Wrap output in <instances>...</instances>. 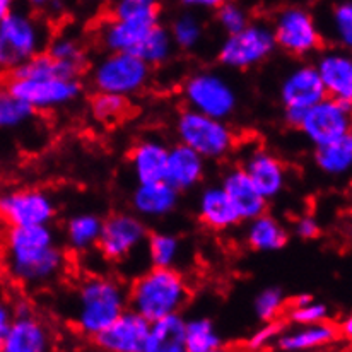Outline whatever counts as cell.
<instances>
[{
    "label": "cell",
    "mask_w": 352,
    "mask_h": 352,
    "mask_svg": "<svg viewBox=\"0 0 352 352\" xmlns=\"http://www.w3.org/2000/svg\"><path fill=\"white\" fill-rule=\"evenodd\" d=\"M6 267L10 277L24 286H41L57 279L65 267V255L52 226L9 228Z\"/></svg>",
    "instance_id": "cell-1"
},
{
    "label": "cell",
    "mask_w": 352,
    "mask_h": 352,
    "mask_svg": "<svg viewBox=\"0 0 352 352\" xmlns=\"http://www.w3.org/2000/svg\"><path fill=\"white\" fill-rule=\"evenodd\" d=\"M129 309L153 323L171 315H182L190 298L183 274L176 269H147L126 287Z\"/></svg>",
    "instance_id": "cell-2"
},
{
    "label": "cell",
    "mask_w": 352,
    "mask_h": 352,
    "mask_svg": "<svg viewBox=\"0 0 352 352\" xmlns=\"http://www.w3.org/2000/svg\"><path fill=\"white\" fill-rule=\"evenodd\" d=\"M129 309L126 287L108 276H91L80 283L74 306V327L80 336L96 339Z\"/></svg>",
    "instance_id": "cell-3"
},
{
    "label": "cell",
    "mask_w": 352,
    "mask_h": 352,
    "mask_svg": "<svg viewBox=\"0 0 352 352\" xmlns=\"http://www.w3.org/2000/svg\"><path fill=\"white\" fill-rule=\"evenodd\" d=\"M50 41L47 23L26 10L14 9L0 23V72L12 74L43 54Z\"/></svg>",
    "instance_id": "cell-4"
},
{
    "label": "cell",
    "mask_w": 352,
    "mask_h": 352,
    "mask_svg": "<svg viewBox=\"0 0 352 352\" xmlns=\"http://www.w3.org/2000/svg\"><path fill=\"white\" fill-rule=\"evenodd\" d=\"M153 69L133 54H107L91 67L89 82L94 93L130 100L149 84Z\"/></svg>",
    "instance_id": "cell-5"
},
{
    "label": "cell",
    "mask_w": 352,
    "mask_h": 352,
    "mask_svg": "<svg viewBox=\"0 0 352 352\" xmlns=\"http://www.w3.org/2000/svg\"><path fill=\"white\" fill-rule=\"evenodd\" d=\"M178 144L199 154L204 161H219L231 154L236 135L228 122L214 120L192 110H183L175 123Z\"/></svg>",
    "instance_id": "cell-6"
},
{
    "label": "cell",
    "mask_w": 352,
    "mask_h": 352,
    "mask_svg": "<svg viewBox=\"0 0 352 352\" xmlns=\"http://www.w3.org/2000/svg\"><path fill=\"white\" fill-rule=\"evenodd\" d=\"M182 94L188 110L221 122H228L238 110V91L214 70H200L186 77Z\"/></svg>",
    "instance_id": "cell-7"
},
{
    "label": "cell",
    "mask_w": 352,
    "mask_h": 352,
    "mask_svg": "<svg viewBox=\"0 0 352 352\" xmlns=\"http://www.w3.org/2000/svg\"><path fill=\"white\" fill-rule=\"evenodd\" d=\"M276 47L298 58L322 50L323 36L315 16L306 7L289 6L279 10L272 26Z\"/></svg>",
    "instance_id": "cell-8"
},
{
    "label": "cell",
    "mask_w": 352,
    "mask_h": 352,
    "mask_svg": "<svg viewBox=\"0 0 352 352\" xmlns=\"http://www.w3.org/2000/svg\"><path fill=\"white\" fill-rule=\"evenodd\" d=\"M276 50L272 28L265 23H250L239 33L224 38L217 60L228 69L248 70L272 57Z\"/></svg>",
    "instance_id": "cell-9"
},
{
    "label": "cell",
    "mask_w": 352,
    "mask_h": 352,
    "mask_svg": "<svg viewBox=\"0 0 352 352\" xmlns=\"http://www.w3.org/2000/svg\"><path fill=\"white\" fill-rule=\"evenodd\" d=\"M16 100L26 104L33 113L52 111L76 103L82 96L80 79H14L6 84Z\"/></svg>",
    "instance_id": "cell-10"
},
{
    "label": "cell",
    "mask_w": 352,
    "mask_h": 352,
    "mask_svg": "<svg viewBox=\"0 0 352 352\" xmlns=\"http://www.w3.org/2000/svg\"><path fill=\"white\" fill-rule=\"evenodd\" d=\"M55 216V200L45 190L16 188L0 193V219L10 228L50 226Z\"/></svg>",
    "instance_id": "cell-11"
},
{
    "label": "cell",
    "mask_w": 352,
    "mask_h": 352,
    "mask_svg": "<svg viewBox=\"0 0 352 352\" xmlns=\"http://www.w3.org/2000/svg\"><path fill=\"white\" fill-rule=\"evenodd\" d=\"M351 103L325 98L305 111L298 130L315 149L351 135Z\"/></svg>",
    "instance_id": "cell-12"
},
{
    "label": "cell",
    "mask_w": 352,
    "mask_h": 352,
    "mask_svg": "<svg viewBox=\"0 0 352 352\" xmlns=\"http://www.w3.org/2000/svg\"><path fill=\"white\" fill-rule=\"evenodd\" d=\"M147 236H149L147 224L135 214L115 212L103 219L98 248L101 255L110 262H123L133 252L146 245Z\"/></svg>",
    "instance_id": "cell-13"
},
{
    "label": "cell",
    "mask_w": 352,
    "mask_h": 352,
    "mask_svg": "<svg viewBox=\"0 0 352 352\" xmlns=\"http://www.w3.org/2000/svg\"><path fill=\"white\" fill-rule=\"evenodd\" d=\"M327 98L313 63H301L284 76L279 86V100L284 110L308 111Z\"/></svg>",
    "instance_id": "cell-14"
},
{
    "label": "cell",
    "mask_w": 352,
    "mask_h": 352,
    "mask_svg": "<svg viewBox=\"0 0 352 352\" xmlns=\"http://www.w3.org/2000/svg\"><path fill=\"white\" fill-rule=\"evenodd\" d=\"M250 182L262 195L263 200L270 202L284 192L287 183V171L279 157L263 147H255L245 156L241 164Z\"/></svg>",
    "instance_id": "cell-15"
},
{
    "label": "cell",
    "mask_w": 352,
    "mask_h": 352,
    "mask_svg": "<svg viewBox=\"0 0 352 352\" xmlns=\"http://www.w3.org/2000/svg\"><path fill=\"white\" fill-rule=\"evenodd\" d=\"M320 77L327 98L342 103L352 101V58L342 48H330L320 52L313 63Z\"/></svg>",
    "instance_id": "cell-16"
},
{
    "label": "cell",
    "mask_w": 352,
    "mask_h": 352,
    "mask_svg": "<svg viewBox=\"0 0 352 352\" xmlns=\"http://www.w3.org/2000/svg\"><path fill=\"white\" fill-rule=\"evenodd\" d=\"M147 332L149 322L126 309L94 339V344L103 352H142Z\"/></svg>",
    "instance_id": "cell-17"
},
{
    "label": "cell",
    "mask_w": 352,
    "mask_h": 352,
    "mask_svg": "<svg viewBox=\"0 0 352 352\" xmlns=\"http://www.w3.org/2000/svg\"><path fill=\"white\" fill-rule=\"evenodd\" d=\"M52 333L47 323L31 311L16 313L0 346V352H50Z\"/></svg>",
    "instance_id": "cell-18"
},
{
    "label": "cell",
    "mask_w": 352,
    "mask_h": 352,
    "mask_svg": "<svg viewBox=\"0 0 352 352\" xmlns=\"http://www.w3.org/2000/svg\"><path fill=\"white\" fill-rule=\"evenodd\" d=\"M221 188L226 192L228 199L231 200L233 207L238 212L239 221H248L255 219V217L263 216L267 214V206L269 202L262 199L256 188L253 186V183L250 182V178L246 176L245 171L241 170V166H236L228 170L226 173L221 178Z\"/></svg>",
    "instance_id": "cell-19"
},
{
    "label": "cell",
    "mask_w": 352,
    "mask_h": 352,
    "mask_svg": "<svg viewBox=\"0 0 352 352\" xmlns=\"http://www.w3.org/2000/svg\"><path fill=\"white\" fill-rule=\"evenodd\" d=\"M207 161L197 153L182 144H175L168 151L166 176L164 182L171 185L182 195L183 192H190L202 183L206 176Z\"/></svg>",
    "instance_id": "cell-20"
},
{
    "label": "cell",
    "mask_w": 352,
    "mask_h": 352,
    "mask_svg": "<svg viewBox=\"0 0 352 352\" xmlns=\"http://www.w3.org/2000/svg\"><path fill=\"white\" fill-rule=\"evenodd\" d=\"M170 147L160 139H142L130 151V168L137 185L164 182Z\"/></svg>",
    "instance_id": "cell-21"
},
{
    "label": "cell",
    "mask_w": 352,
    "mask_h": 352,
    "mask_svg": "<svg viewBox=\"0 0 352 352\" xmlns=\"http://www.w3.org/2000/svg\"><path fill=\"white\" fill-rule=\"evenodd\" d=\"M130 204L139 219H163L175 212L179 204V193L166 182L137 185Z\"/></svg>",
    "instance_id": "cell-22"
},
{
    "label": "cell",
    "mask_w": 352,
    "mask_h": 352,
    "mask_svg": "<svg viewBox=\"0 0 352 352\" xmlns=\"http://www.w3.org/2000/svg\"><path fill=\"white\" fill-rule=\"evenodd\" d=\"M197 216L207 230L219 231V233L233 230L241 223L233 204L228 199L221 185L204 186L197 199Z\"/></svg>",
    "instance_id": "cell-23"
},
{
    "label": "cell",
    "mask_w": 352,
    "mask_h": 352,
    "mask_svg": "<svg viewBox=\"0 0 352 352\" xmlns=\"http://www.w3.org/2000/svg\"><path fill=\"white\" fill-rule=\"evenodd\" d=\"M156 23L142 19H108L100 31V38L108 54H133Z\"/></svg>",
    "instance_id": "cell-24"
},
{
    "label": "cell",
    "mask_w": 352,
    "mask_h": 352,
    "mask_svg": "<svg viewBox=\"0 0 352 352\" xmlns=\"http://www.w3.org/2000/svg\"><path fill=\"white\" fill-rule=\"evenodd\" d=\"M339 339L337 327L329 322L283 330L276 344L284 352H309L330 346Z\"/></svg>",
    "instance_id": "cell-25"
},
{
    "label": "cell",
    "mask_w": 352,
    "mask_h": 352,
    "mask_svg": "<svg viewBox=\"0 0 352 352\" xmlns=\"http://www.w3.org/2000/svg\"><path fill=\"white\" fill-rule=\"evenodd\" d=\"M245 241L255 252H279L289 241V233L277 217L263 214L246 223Z\"/></svg>",
    "instance_id": "cell-26"
},
{
    "label": "cell",
    "mask_w": 352,
    "mask_h": 352,
    "mask_svg": "<svg viewBox=\"0 0 352 352\" xmlns=\"http://www.w3.org/2000/svg\"><path fill=\"white\" fill-rule=\"evenodd\" d=\"M185 322L182 315H171L149 323L142 352H186Z\"/></svg>",
    "instance_id": "cell-27"
},
{
    "label": "cell",
    "mask_w": 352,
    "mask_h": 352,
    "mask_svg": "<svg viewBox=\"0 0 352 352\" xmlns=\"http://www.w3.org/2000/svg\"><path fill=\"white\" fill-rule=\"evenodd\" d=\"M103 219L94 212H80L70 217L65 224V241L74 252H87L96 248L100 241Z\"/></svg>",
    "instance_id": "cell-28"
},
{
    "label": "cell",
    "mask_w": 352,
    "mask_h": 352,
    "mask_svg": "<svg viewBox=\"0 0 352 352\" xmlns=\"http://www.w3.org/2000/svg\"><path fill=\"white\" fill-rule=\"evenodd\" d=\"M313 160L323 175L332 176V178L347 176L352 168V135L315 149Z\"/></svg>",
    "instance_id": "cell-29"
},
{
    "label": "cell",
    "mask_w": 352,
    "mask_h": 352,
    "mask_svg": "<svg viewBox=\"0 0 352 352\" xmlns=\"http://www.w3.org/2000/svg\"><path fill=\"white\" fill-rule=\"evenodd\" d=\"M146 250L151 267L175 269L182 255V239L168 231H156L147 236Z\"/></svg>",
    "instance_id": "cell-30"
},
{
    "label": "cell",
    "mask_w": 352,
    "mask_h": 352,
    "mask_svg": "<svg viewBox=\"0 0 352 352\" xmlns=\"http://www.w3.org/2000/svg\"><path fill=\"white\" fill-rule=\"evenodd\" d=\"M173 52L175 45L170 36V31L163 24H157L156 28H153L144 36V40L135 48L133 55H137L142 62H146L153 69V67L166 63L171 58V55H173Z\"/></svg>",
    "instance_id": "cell-31"
},
{
    "label": "cell",
    "mask_w": 352,
    "mask_h": 352,
    "mask_svg": "<svg viewBox=\"0 0 352 352\" xmlns=\"http://www.w3.org/2000/svg\"><path fill=\"white\" fill-rule=\"evenodd\" d=\"M186 352H212L224 347V340L212 320L197 316L185 322Z\"/></svg>",
    "instance_id": "cell-32"
},
{
    "label": "cell",
    "mask_w": 352,
    "mask_h": 352,
    "mask_svg": "<svg viewBox=\"0 0 352 352\" xmlns=\"http://www.w3.org/2000/svg\"><path fill=\"white\" fill-rule=\"evenodd\" d=\"M45 54H48L60 63L69 65L79 76H82L89 67V55H87L86 47L76 36H70V34H58V36L52 38L48 41Z\"/></svg>",
    "instance_id": "cell-33"
},
{
    "label": "cell",
    "mask_w": 352,
    "mask_h": 352,
    "mask_svg": "<svg viewBox=\"0 0 352 352\" xmlns=\"http://www.w3.org/2000/svg\"><path fill=\"white\" fill-rule=\"evenodd\" d=\"M14 79H80L79 74L65 63L54 60L48 54H40L10 74Z\"/></svg>",
    "instance_id": "cell-34"
},
{
    "label": "cell",
    "mask_w": 352,
    "mask_h": 352,
    "mask_svg": "<svg viewBox=\"0 0 352 352\" xmlns=\"http://www.w3.org/2000/svg\"><path fill=\"white\" fill-rule=\"evenodd\" d=\"M168 31H170L175 48L185 52L199 47V43L204 38L202 21L192 10H183L178 16H175L171 19V24L168 26Z\"/></svg>",
    "instance_id": "cell-35"
},
{
    "label": "cell",
    "mask_w": 352,
    "mask_h": 352,
    "mask_svg": "<svg viewBox=\"0 0 352 352\" xmlns=\"http://www.w3.org/2000/svg\"><path fill=\"white\" fill-rule=\"evenodd\" d=\"M130 108V101L125 98L111 96V94L94 93L89 101V113L98 123L111 125L126 115Z\"/></svg>",
    "instance_id": "cell-36"
},
{
    "label": "cell",
    "mask_w": 352,
    "mask_h": 352,
    "mask_svg": "<svg viewBox=\"0 0 352 352\" xmlns=\"http://www.w3.org/2000/svg\"><path fill=\"white\" fill-rule=\"evenodd\" d=\"M34 117L33 110L21 103L7 89V86H0V129L14 130L26 125Z\"/></svg>",
    "instance_id": "cell-37"
},
{
    "label": "cell",
    "mask_w": 352,
    "mask_h": 352,
    "mask_svg": "<svg viewBox=\"0 0 352 352\" xmlns=\"http://www.w3.org/2000/svg\"><path fill=\"white\" fill-rule=\"evenodd\" d=\"M329 306L322 301H316L309 294H301L294 299L289 309V320L296 327L315 325L323 323L329 318Z\"/></svg>",
    "instance_id": "cell-38"
},
{
    "label": "cell",
    "mask_w": 352,
    "mask_h": 352,
    "mask_svg": "<svg viewBox=\"0 0 352 352\" xmlns=\"http://www.w3.org/2000/svg\"><path fill=\"white\" fill-rule=\"evenodd\" d=\"M113 19H142L161 24V7L154 0H118L111 6Z\"/></svg>",
    "instance_id": "cell-39"
},
{
    "label": "cell",
    "mask_w": 352,
    "mask_h": 352,
    "mask_svg": "<svg viewBox=\"0 0 352 352\" xmlns=\"http://www.w3.org/2000/svg\"><path fill=\"white\" fill-rule=\"evenodd\" d=\"M286 306V294L279 287H265L253 299V313L262 323L277 322Z\"/></svg>",
    "instance_id": "cell-40"
},
{
    "label": "cell",
    "mask_w": 352,
    "mask_h": 352,
    "mask_svg": "<svg viewBox=\"0 0 352 352\" xmlns=\"http://www.w3.org/2000/svg\"><path fill=\"white\" fill-rule=\"evenodd\" d=\"M214 12H216L217 24L226 33V36L239 33L252 23L248 10L236 2H219Z\"/></svg>",
    "instance_id": "cell-41"
},
{
    "label": "cell",
    "mask_w": 352,
    "mask_h": 352,
    "mask_svg": "<svg viewBox=\"0 0 352 352\" xmlns=\"http://www.w3.org/2000/svg\"><path fill=\"white\" fill-rule=\"evenodd\" d=\"M332 34L339 48L349 50L352 47V3L339 2L332 9Z\"/></svg>",
    "instance_id": "cell-42"
},
{
    "label": "cell",
    "mask_w": 352,
    "mask_h": 352,
    "mask_svg": "<svg viewBox=\"0 0 352 352\" xmlns=\"http://www.w3.org/2000/svg\"><path fill=\"white\" fill-rule=\"evenodd\" d=\"M284 330V327L279 322H270V323H262L255 332L250 336L248 339V347L252 351H262L265 347H269L270 344L276 342L277 337L280 336V332Z\"/></svg>",
    "instance_id": "cell-43"
},
{
    "label": "cell",
    "mask_w": 352,
    "mask_h": 352,
    "mask_svg": "<svg viewBox=\"0 0 352 352\" xmlns=\"http://www.w3.org/2000/svg\"><path fill=\"white\" fill-rule=\"evenodd\" d=\"M293 231L299 239L311 241V239H316L320 234H322V226H320L318 219H316L315 216H311V214H305V216L296 219Z\"/></svg>",
    "instance_id": "cell-44"
},
{
    "label": "cell",
    "mask_w": 352,
    "mask_h": 352,
    "mask_svg": "<svg viewBox=\"0 0 352 352\" xmlns=\"http://www.w3.org/2000/svg\"><path fill=\"white\" fill-rule=\"evenodd\" d=\"M14 320V311L9 305H7L3 299H0V346H2V340L6 337L7 330H9L10 323Z\"/></svg>",
    "instance_id": "cell-45"
},
{
    "label": "cell",
    "mask_w": 352,
    "mask_h": 352,
    "mask_svg": "<svg viewBox=\"0 0 352 352\" xmlns=\"http://www.w3.org/2000/svg\"><path fill=\"white\" fill-rule=\"evenodd\" d=\"M182 6L186 10L197 12V10H216L219 2L217 0H185V2H182Z\"/></svg>",
    "instance_id": "cell-46"
},
{
    "label": "cell",
    "mask_w": 352,
    "mask_h": 352,
    "mask_svg": "<svg viewBox=\"0 0 352 352\" xmlns=\"http://www.w3.org/2000/svg\"><path fill=\"white\" fill-rule=\"evenodd\" d=\"M337 332H339V337H344V339L349 340L352 336V318L351 316H346V318L340 322V325L337 327Z\"/></svg>",
    "instance_id": "cell-47"
},
{
    "label": "cell",
    "mask_w": 352,
    "mask_h": 352,
    "mask_svg": "<svg viewBox=\"0 0 352 352\" xmlns=\"http://www.w3.org/2000/svg\"><path fill=\"white\" fill-rule=\"evenodd\" d=\"M12 10H14V6L10 0H0V23H2V21L6 19Z\"/></svg>",
    "instance_id": "cell-48"
},
{
    "label": "cell",
    "mask_w": 352,
    "mask_h": 352,
    "mask_svg": "<svg viewBox=\"0 0 352 352\" xmlns=\"http://www.w3.org/2000/svg\"><path fill=\"white\" fill-rule=\"evenodd\" d=\"M212 352H230L226 349V347H221V349H217V351H212Z\"/></svg>",
    "instance_id": "cell-49"
},
{
    "label": "cell",
    "mask_w": 352,
    "mask_h": 352,
    "mask_svg": "<svg viewBox=\"0 0 352 352\" xmlns=\"http://www.w3.org/2000/svg\"><path fill=\"white\" fill-rule=\"evenodd\" d=\"M87 352H103V351H100V349H93V351H87Z\"/></svg>",
    "instance_id": "cell-50"
}]
</instances>
